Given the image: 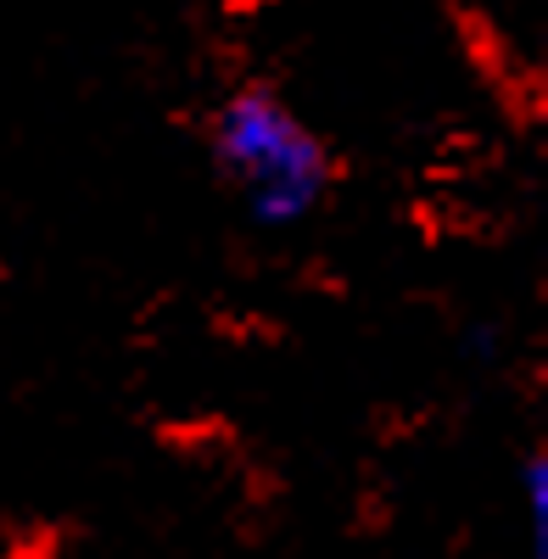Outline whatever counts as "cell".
I'll use <instances>...</instances> for the list:
<instances>
[{"label":"cell","mask_w":548,"mask_h":559,"mask_svg":"<svg viewBox=\"0 0 548 559\" xmlns=\"http://www.w3.org/2000/svg\"><path fill=\"white\" fill-rule=\"evenodd\" d=\"M213 152H218L224 174L241 185L252 218H263V224H297L302 213L319 207V197L331 185L325 146L269 90H241V96L218 107Z\"/></svg>","instance_id":"cell-1"},{"label":"cell","mask_w":548,"mask_h":559,"mask_svg":"<svg viewBox=\"0 0 548 559\" xmlns=\"http://www.w3.org/2000/svg\"><path fill=\"white\" fill-rule=\"evenodd\" d=\"M526 515H532V554L548 559V459L532 453L526 459Z\"/></svg>","instance_id":"cell-2"}]
</instances>
